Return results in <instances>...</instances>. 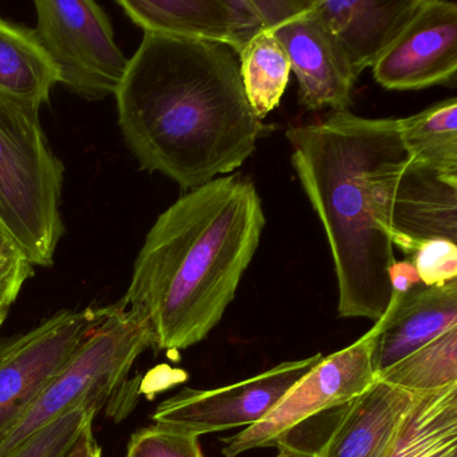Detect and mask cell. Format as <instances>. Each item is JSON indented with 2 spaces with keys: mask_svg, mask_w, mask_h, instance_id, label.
I'll return each instance as SVG.
<instances>
[{
  "mask_svg": "<svg viewBox=\"0 0 457 457\" xmlns=\"http://www.w3.org/2000/svg\"><path fill=\"white\" fill-rule=\"evenodd\" d=\"M65 457H103V449L93 435V424L84 428L71 451Z\"/></svg>",
  "mask_w": 457,
  "mask_h": 457,
  "instance_id": "4316f807",
  "label": "cell"
},
{
  "mask_svg": "<svg viewBox=\"0 0 457 457\" xmlns=\"http://www.w3.org/2000/svg\"><path fill=\"white\" fill-rule=\"evenodd\" d=\"M280 42L298 79L299 104L307 111H347L354 77L312 0H291L287 12L269 29Z\"/></svg>",
  "mask_w": 457,
  "mask_h": 457,
  "instance_id": "7c38bea8",
  "label": "cell"
},
{
  "mask_svg": "<svg viewBox=\"0 0 457 457\" xmlns=\"http://www.w3.org/2000/svg\"><path fill=\"white\" fill-rule=\"evenodd\" d=\"M373 76L379 87L395 92L456 87V2L422 0L405 30L374 63Z\"/></svg>",
  "mask_w": 457,
  "mask_h": 457,
  "instance_id": "8fae6325",
  "label": "cell"
},
{
  "mask_svg": "<svg viewBox=\"0 0 457 457\" xmlns=\"http://www.w3.org/2000/svg\"><path fill=\"white\" fill-rule=\"evenodd\" d=\"M323 355L279 363L258 376L216 389L184 387L162 401L152 414L154 424L203 436L255 425Z\"/></svg>",
  "mask_w": 457,
  "mask_h": 457,
  "instance_id": "9c48e42d",
  "label": "cell"
},
{
  "mask_svg": "<svg viewBox=\"0 0 457 457\" xmlns=\"http://www.w3.org/2000/svg\"><path fill=\"white\" fill-rule=\"evenodd\" d=\"M420 282L440 286L457 279V245L448 240H429L411 256Z\"/></svg>",
  "mask_w": 457,
  "mask_h": 457,
  "instance_id": "cb8c5ba5",
  "label": "cell"
},
{
  "mask_svg": "<svg viewBox=\"0 0 457 457\" xmlns=\"http://www.w3.org/2000/svg\"><path fill=\"white\" fill-rule=\"evenodd\" d=\"M127 457H204V454L199 436L154 424L130 436Z\"/></svg>",
  "mask_w": 457,
  "mask_h": 457,
  "instance_id": "603a6c76",
  "label": "cell"
},
{
  "mask_svg": "<svg viewBox=\"0 0 457 457\" xmlns=\"http://www.w3.org/2000/svg\"><path fill=\"white\" fill-rule=\"evenodd\" d=\"M42 49L60 71V84L87 101L116 95L128 69L105 10L93 0H37Z\"/></svg>",
  "mask_w": 457,
  "mask_h": 457,
  "instance_id": "8992f818",
  "label": "cell"
},
{
  "mask_svg": "<svg viewBox=\"0 0 457 457\" xmlns=\"http://www.w3.org/2000/svg\"><path fill=\"white\" fill-rule=\"evenodd\" d=\"M277 448L278 454L275 457H315L314 451L296 445V444L291 443L288 438L280 440L277 444Z\"/></svg>",
  "mask_w": 457,
  "mask_h": 457,
  "instance_id": "83f0119b",
  "label": "cell"
},
{
  "mask_svg": "<svg viewBox=\"0 0 457 457\" xmlns=\"http://www.w3.org/2000/svg\"><path fill=\"white\" fill-rule=\"evenodd\" d=\"M9 307L0 306V328L4 325L6 320L7 314H9Z\"/></svg>",
  "mask_w": 457,
  "mask_h": 457,
  "instance_id": "f1b7e54d",
  "label": "cell"
},
{
  "mask_svg": "<svg viewBox=\"0 0 457 457\" xmlns=\"http://www.w3.org/2000/svg\"><path fill=\"white\" fill-rule=\"evenodd\" d=\"M376 379L414 395L457 384V325L377 374Z\"/></svg>",
  "mask_w": 457,
  "mask_h": 457,
  "instance_id": "44dd1931",
  "label": "cell"
},
{
  "mask_svg": "<svg viewBox=\"0 0 457 457\" xmlns=\"http://www.w3.org/2000/svg\"><path fill=\"white\" fill-rule=\"evenodd\" d=\"M104 312L105 306L61 310L0 342V435L69 365Z\"/></svg>",
  "mask_w": 457,
  "mask_h": 457,
  "instance_id": "ba28073f",
  "label": "cell"
},
{
  "mask_svg": "<svg viewBox=\"0 0 457 457\" xmlns=\"http://www.w3.org/2000/svg\"><path fill=\"white\" fill-rule=\"evenodd\" d=\"M39 106L0 93V228L33 267H52L65 235V167L50 148Z\"/></svg>",
  "mask_w": 457,
  "mask_h": 457,
  "instance_id": "277c9868",
  "label": "cell"
},
{
  "mask_svg": "<svg viewBox=\"0 0 457 457\" xmlns=\"http://www.w3.org/2000/svg\"><path fill=\"white\" fill-rule=\"evenodd\" d=\"M411 160L457 178V100L440 101L406 119H398Z\"/></svg>",
  "mask_w": 457,
  "mask_h": 457,
  "instance_id": "d6986e66",
  "label": "cell"
},
{
  "mask_svg": "<svg viewBox=\"0 0 457 457\" xmlns=\"http://www.w3.org/2000/svg\"><path fill=\"white\" fill-rule=\"evenodd\" d=\"M291 164L322 223L338 283L342 318L381 320L392 303L395 245L378 216L377 184L409 162L398 119L331 112L286 132Z\"/></svg>",
  "mask_w": 457,
  "mask_h": 457,
  "instance_id": "3957f363",
  "label": "cell"
},
{
  "mask_svg": "<svg viewBox=\"0 0 457 457\" xmlns=\"http://www.w3.org/2000/svg\"><path fill=\"white\" fill-rule=\"evenodd\" d=\"M117 4L144 33L229 46L226 0H119Z\"/></svg>",
  "mask_w": 457,
  "mask_h": 457,
  "instance_id": "2e32d148",
  "label": "cell"
},
{
  "mask_svg": "<svg viewBox=\"0 0 457 457\" xmlns=\"http://www.w3.org/2000/svg\"><path fill=\"white\" fill-rule=\"evenodd\" d=\"M421 4L422 0H312V10L357 81L395 44Z\"/></svg>",
  "mask_w": 457,
  "mask_h": 457,
  "instance_id": "5bb4252c",
  "label": "cell"
},
{
  "mask_svg": "<svg viewBox=\"0 0 457 457\" xmlns=\"http://www.w3.org/2000/svg\"><path fill=\"white\" fill-rule=\"evenodd\" d=\"M100 411L95 405H79L71 409L39 430L10 457H65L84 428L93 424Z\"/></svg>",
  "mask_w": 457,
  "mask_h": 457,
  "instance_id": "7402d4cb",
  "label": "cell"
},
{
  "mask_svg": "<svg viewBox=\"0 0 457 457\" xmlns=\"http://www.w3.org/2000/svg\"><path fill=\"white\" fill-rule=\"evenodd\" d=\"M60 71L31 29L0 18V93L41 108Z\"/></svg>",
  "mask_w": 457,
  "mask_h": 457,
  "instance_id": "e0dca14e",
  "label": "cell"
},
{
  "mask_svg": "<svg viewBox=\"0 0 457 457\" xmlns=\"http://www.w3.org/2000/svg\"><path fill=\"white\" fill-rule=\"evenodd\" d=\"M229 14V47L239 54L256 36L266 30L253 0H226Z\"/></svg>",
  "mask_w": 457,
  "mask_h": 457,
  "instance_id": "484cf974",
  "label": "cell"
},
{
  "mask_svg": "<svg viewBox=\"0 0 457 457\" xmlns=\"http://www.w3.org/2000/svg\"><path fill=\"white\" fill-rule=\"evenodd\" d=\"M36 275L12 240L0 234V306L12 307L23 286Z\"/></svg>",
  "mask_w": 457,
  "mask_h": 457,
  "instance_id": "d4e9b609",
  "label": "cell"
},
{
  "mask_svg": "<svg viewBox=\"0 0 457 457\" xmlns=\"http://www.w3.org/2000/svg\"><path fill=\"white\" fill-rule=\"evenodd\" d=\"M419 397L376 379L339 408L338 420L315 457H393Z\"/></svg>",
  "mask_w": 457,
  "mask_h": 457,
  "instance_id": "4fadbf2b",
  "label": "cell"
},
{
  "mask_svg": "<svg viewBox=\"0 0 457 457\" xmlns=\"http://www.w3.org/2000/svg\"><path fill=\"white\" fill-rule=\"evenodd\" d=\"M378 333L379 323L376 322L354 344L323 357L261 421L237 435L221 437L223 457L277 446L302 422L342 408L362 395L376 381L371 355Z\"/></svg>",
  "mask_w": 457,
  "mask_h": 457,
  "instance_id": "52a82bcc",
  "label": "cell"
},
{
  "mask_svg": "<svg viewBox=\"0 0 457 457\" xmlns=\"http://www.w3.org/2000/svg\"><path fill=\"white\" fill-rule=\"evenodd\" d=\"M378 216L408 256L429 240L457 245V178L409 159L377 184Z\"/></svg>",
  "mask_w": 457,
  "mask_h": 457,
  "instance_id": "30bf717a",
  "label": "cell"
},
{
  "mask_svg": "<svg viewBox=\"0 0 457 457\" xmlns=\"http://www.w3.org/2000/svg\"><path fill=\"white\" fill-rule=\"evenodd\" d=\"M0 234H4V232L2 231V228H0ZM4 237H6V235H4Z\"/></svg>",
  "mask_w": 457,
  "mask_h": 457,
  "instance_id": "f546056e",
  "label": "cell"
},
{
  "mask_svg": "<svg viewBox=\"0 0 457 457\" xmlns=\"http://www.w3.org/2000/svg\"><path fill=\"white\" fill-rule=\"evenodd\" d=\"M114 96L140 167L186 191L239 170L271 128L248 104L237 53L218 42L144 33Z\"/></svg>",
  "mask_w": 457,
  "mask_h": 457,
  "instance_id": "6da1fadb",
  "label": "cell"
},
{
  "mask_svg": "<svg viewBox=\"0 0 457 457\" xmlns=\"http://www.w3.org/2000/svg\"><path fill=\"white\" fill-rule=\"evenodd\" d=\"M245 97L255 116L263 121L280 100L290 81L287 54L271 31L256 36L237 54Z\"/></svg>",
  "mask_w": 457,
  "mask_h": 457,
  "instance_id": "ffe728a7",
  "label": "cell"
},
{
  "mask_svg": "<svg viewBox=\"0 0 457 457\" xmlns=\"http://www.w3.org/2000/svg\"><path fill=\"white\" fill-rule=\"evenodd\" d=\"M266 227L255 184L240 175L183 195L149 229L121 303L146 320L154 349L202 342L237 295Z\"/></svg>",
  "mask_w": 457,
  "mask_h": 457,
  "instance_id": "7a4b0ae2",
  "label": "cell"
},
{
  "mask_svg": "<svg viewBox=\"0 0 457 457\" xmlns=\"http://www.w3.org/2000/svg\"><path fill=\"white\" fill-rule=\"evenodd\" d=\"M149 349H154V336L146 320L121 302L105 306L103 320L73 360L0 435V457L12 456L39 430L77 406L103 408Z\"/></svg>",
  "mask_w": 457,
  "mask_h": 457,
  "instance_id": "5b68a950",
  "label": "cell"
},
{
  "mask_svg": "<svg viewBox=\"0 0 457 457\" xmlns=\"http://www.w3.org/2000/svg\"><path fill=\"white\" fill-rule=\"evenodd\" d=\"M393 457H457V384L420 395Z\"/></svg>",
  "mask_w": 457,
  "mask_h": 457,
  "instance_id": "ac0fdd59",
  "label": "cell"
},
{
  "mask_svg": "<svg viewBox=\"0 0 457 457\" xmlns=\"http://www.w3.org/2000/svg\"><path fill=\"white\" fill-rule=\"evenodd\" d=\"M377 322L379 333L371 355L376 376L457 325V279L440 286L419 283L395 293Z\"/></svg>",
  "mask_w": 457,
  "mask_h": 457,
  "instance_id": "9a60e30c",
  "label": "cell"
}]
</instances>
